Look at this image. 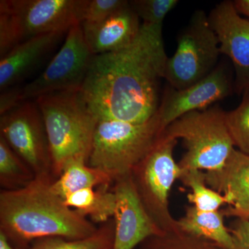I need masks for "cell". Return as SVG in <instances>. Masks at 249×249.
I'll use <instances>...</instances> for the list:
<instances>
[{
	"instance_id": "1",
	"label": "cell",
	"mask_w": 249,
	"mask_h": 249,
	"mask_svg": "<svg viewBox=\"0 0 249 249\" xmlns=\"http://www.w3.org/2000/svg\"><path fill=\"white\" fill-rule=\"evenodd\" d=\"M168 59L162 29L142 24L127 47L93 56L80 91L98 121L142 124L158 111Z\"/></svg>"
},
{
	"instance_id": "2",
	"label": "cell",
	"mask_w": 249,
	"mask_h": 249,
	"mask_svg": "<svg viewBox=\"0 0 249 249\" xmlns=\"http://www.w3.org/2000/svg\"><path fill=\"white\" fill-rule=\"evenodd\" d=\"M52 175L37 176L27 186L0 193V232L16 248L27 249L46 237L85 238L98 227L69 207L51 188Z\"/></svg>"
},
{
	"instance_id": "3",
	"label": "cell",
	"mask_w": 249,
	"mask_h": 249,
	"mask_svg": "<svg viewBox=\"0 0 249 249\" xmlns=\"http://www.w3.org/2000/svg\"><path fill=\"white\" fill-rule=\"evenodd\" d=\"M48 137L54 179L75 160L88 163L98 119L80 90L55 91L35 99Z\"/></svg>"
},
{
	"instance_id": "4",
	"label": "cell",
	"mask_w": 249,
	"mask_h": 249,
	"mask_svg": "<svg viewBox=\"0 0 249 249\" xmlns=\"http://www.w3.org/2000/svg\"><path fill=\"white\" fill-rule=\"evenodd\" d=\"M88 0H1L0 53L24 41L81 24Z\"/></svg>"
},
{
	"instance_id": "5",
	"label": "cell",
	"mask_w": 249,
	"mask_h": 249,
	"mask_svg": "<svg viewBox=\"0 0 249 249\" xmlns=\"http://www.w3.org/2000/svg\"><path fill=\"white\" fill-rule=\"evenodd\" d=\"M163 131L158 112L142 124L98 121L88 164L109 174L115 181L131 173Z\"/></svg>"
},
{
	"instance_id": "6",
	"label": "cell",
	"mask_w": 249,
	"mask_h": 249,
	"mask_svg": "<svg viewBox=\"0 0 249 249\" xmlns=\"http://www.w3.org/2000/svg\"><path fill=\"white\" fill-rule=\"evenodd\" d=\"M163 134L182 139L186 152L178 163L181 170L220 169L235 149L226 122V111L218 105L184 114Z\"/></svg>"
},
{
	"instance_id": "7",
	"label": "cell",
	"mask_w": 249,
	"mask_h": 249,
	"mask_svg": "<svg viewBox=\"0 0 249 249\" xmlns=\"http://www.w3.org/2000/svg\"><path fill=\"white\" fill-rule=\"evenodd\" d=\"M178 140L162 134L153 148L131 172L139 198L152 220L163 231L178 230L170 213L169 194L181 169L174 160Z\"/></svg>"
},
{
	"instance_id": "8",
	"label": "cell",
	"mask_w": 249,
	"mask_h": 249,
	"mask_svg": "<svg viewBox=\"0 0 249 249\" xmlns=\"http://www.w3.org/2000/svg\"><path fill=\"white\" fill-rule=\"evenodd\" d=\"M178 47L168 58L164 80L175 89H183L209 75L219 63V40L204 10H196L177 38Z\"/></svg>"
},
{
	"instance_id": "9",
	"label": "cell",
	"mask_w": 249,
	"mask_h": 249,
	"mask_svg": "<svg viewBox=\"0 0 249 249\" xmlns=\"http://www.w3.org/2000/svg\"><path fill=\"white\" fill-rule=\"evenodd\" d=\"M81 24L70 29L58 53L40 76L23 88L24 101L55 91L80 90L93 56Z\"/></svg>"
},
{
	"instance_id": "10",
	"label": "cell",
	"mask_w": 249,
	"mask_h": 249,
	"mask_svg": "<svg viewBox=\"0 0 249 249\" xmlns=\"http://www.w3.org/2000/svg\"><path fill=\"white\" fill-rule=\"evenodd\" d=\"M0 133V137L29 165L36 177L52 176L48 137L36 102L25 101L1 116Z\"/></svg>"
},
{
	"instance_id": "11",
	"label": "cell",
	"mask_w": 249,
	"mask_h": 249,
	"mask_svg": "<svg viewBox=\"0 0 249 249\" xmlns=\"http://www.w3.org/2000/svg\"><path fill=\"white\" fill-rule=\"evenodd\" d=\"M234 91L233 76L225 61L219 62L209 75L185 89H175L167 85L157 111L163 129L184 114L211 107Z\"/></svg>"
},
{
	"instance_id": "12",
	"label": "cell",
	"mask_w": 249,
	"mask_h": 249,
	"mask_svg": "<svg viewBox=\"0 0 249 249\" xmlns=\"http://www.w3.org/2000/svg\"><path fill=\"white\" fill-rule=\"evenodd\" d=\"M208 16L221 54L232 62L235 92L243 94L249 89V19L241 17L233 1L229 0L216 5Z\"/></svg>"
},
{
	"instance_id": "13",
	"label": "cell",
	"mask_w": 249,
	"mask_h": 249,
	"mask_svg": "<svg viewBox=\"0 0 249 249\" xmlns=\"http://www.w3.org/2000/svg\"><path fill=\"white\" fill-rule=\"evenodd\" d=\"M112 186L116 197L112 249H136L148 237L163 231L142 205L131 173L116 178Z\"/></svg>"
},
{
	"instance_id": "14",
	"label": "cell",
	"mask_w": 249,
	"mask_h": 249,
	"mask_svg": "<svg viewBox=\"0 0 249 249\" xmlns=\"http://www.w3.org/2000/svg\"><path fill=\"white\" fill-rule=\"evenodd\" d=\"M68 32L31 37L0 58V90L21 85L48 58Z\"/></svg>"
},
{
	"instance_id": "15",
	"label": "cell",
	"mask_w": 249,
	"mask_h": 249,
	"mask_svg": "<svg viewBox=\"0 0 249 249\" xmlns=\"http://www.w3.org/2000/svg\"><path fill=\"white\" fill-rule=\"evenodd\" d=\"M206 184L225 196V215L249 217V156L235 150L220 169L204 172Z\"/></svg>"
},
{
	"instance_id": "16",
	"label": "cell",
	"mask_w": 249,
	"mask_h": 249,
	"mask_svg": "<svg viewBox=\"0 0 249 249\" xmlns=\"http://www.w3.org/2000/svg\"><path fill=\"white\" fill-rule=\"evenodd\" d=\"M81 25L93 55L125 48L135 40L142 27L140 19L129 3L103 22Z\"/></svg>"
},
{
	"instance_id": "17",
	"label": "cell",
	"mask_w": 249,
	"mask_h": 249,
	"mask_svg": "<svg viewBox=\"0 0 249 249\" xmlns=\"http://www.w3.org/2000/svg\"><path fill=\"white\" fill-rule=\"evenodd\" d=\"M223 213L203 211L192 206L178 220V229L190 235L206 239L227 249H233L229 229L225 227Z\"/></svg>"
},
{
	"instance_id": "18",
	"label": "cell",
	"mask_w": 249,
	"mask_h": 249,
	"mask_svg": "<svg viewBox=\"0 0 249 249\" xmlns=\"http://www.w3.org/2000/svg\"><path fill=\"white\" fill-rule=\"evenodd\" d=\"M64 201L93 224L109 222L115 213L116 197L111 187L86 188L69 195Z\"/></svg>"
},
{
	"instance_id": "19",
	"label": "cell",
	"mask_w": 249,
	"mask_h": 249,
	"mask_svg": "<svg viewBox=\"0 0 249 249\" xmlns=\"http://www.w3.org/2000/svg\"><path fill=\"white\" fill-rule=\"evenodd\" d=\"M114 179L99 168L82 160H75L67 165L61 175L52 181L51 188L57 196L65 199L69 195L86 188L111 187Z\"/></svg>"
},
{
	"instance_id": "20",
	"label": "cell",
	"mask_w": 249,
	"mask_h": 249,
	"mask_svg": "<svg viewBox=\"0 0 249 249\" xmlns=\"http://www.w3.org/2000/svg\"><path fill=\"white\" fill-rule=\"evenodd\" d=\"M114 223L111 219L101 224L89 237L70 240L60 237H46L35 241L27 249H112Z\"/></svg>"
},
{
	"instance_id": "21",
	"label": "cell",
	"mask_w": 249,
	"mask_h": 249,
	"mask_svg": "<svg viewBox=\"0 0 249 249\" xmlns=\"http://www.w3.org/2000/svg\"><path fill=\"white\" fill-rule=\"evenodd\" d=\"M35 178L29 165L0 137V185L3 190L19 189Z\"/></svg>"
},
{
	"instance_id": "22",
	"label": "cell",
	"mask_w": 249,
	"mask_h": 249,
	"mask_svg": "<svg viewBox=\"0 0 249 249\" xmlns=\"http://www.w3.org/2000/svg\"><path fill=\"white\" fill-rule=\"evenodd\" d=\"M178 179L191 190L188 201L196 209L203 211H217L227 204L225 196L210 188L205 181L204 171L200 170H181Z\"/></svg>"
},
{
	"instance_id": "23",
	"label": "cell",
	"mask_w": 249,
	"mask_h": 249,
	"mask_svg": "<svg viewBox=\"0 0 249 249\" xmlns=\"http://www.w3.org/2000/svg\"><path fill=\"white\" fill-rule=\"evenodd\" d=\"M136 249H227L217 243L181 231H162L151 236Z\"/></svg>"
},
{
	"instance_id": "24",
	"label": "cell",
	"mask_w": 249,
	"mask_h": 249,
	"mask_svg": "<svg viewBox=\"0 0 249 249\" xmlns=\"http://www.w3.org/2000/svg\"><path fill=\"white\" fill-rule=\"evenodd\" d=\"M240 104L226 111V122L235 147L249 156V89L243 93Z\"/></svg>"
},
{
	"instance_id": "25",
	"label": "cell",
	"mask_w": 249,
	"mask_h": 249,
	"mask_svg": "<svg viewBox=\"0 0 249 249\" xmlns=\"http://www.w3.org/2000/svg\"><path fill=\"white\" fill-rule=\"evenodd\" d=\"M178 0H133L132 9L142 19V24L163 29L165 18L178 4Z\"/></svg>"
},
{
	"instance_id": "26",
	"label": "cell",
	"mask_w": 249,
	"mask_h": 249,
	"mask_svg": "<svg viewBox=\"0 0 249 249\" xmlns=\"http://www.w3.org/2000/svg\"><path fill=\"white\" fill-rule=\"evenodd\" d=\"M128 3L124 0H88L81 24L103 22Z\"/></svg>"
},
{
	"instance_id": "27",
	"label": "cell",
	"mask_w": 249,
	"mask_h": 249,
	"mask_svg": "<svg viewBox=\"0 0 249 249\" xmlns=\"http://www.w3.org/2000/svg\"><path fill=\"white\" fill-rule=\"evenodd\" d=\"M23 88L20 85L9 87L1 90L0 95V115L14 110L25 102L23 100Z\"/></svg>"
},
{
	"instance_id": "28",
	"label": "cell",
	"mask_w": 249,
	"mask_h": 249,
	"mask_svg": "<svg viewBox=\"0 0 249 249\" xmlns=\"http://www.w3.org/2000/svg\"><path fill=\"white\" fill-rule=\"evenodd\" d=\"M229 229L233 249H249V217L236 218Z\"/></svg>"
},
{
	"instance_id": "29",
	"label": "cell",
	"mask_w": 249,
	"mask_h": 249,
	"mask_svg": "<svg viewBox=\"0 0 249 249\" xmlns=\"http://www.w3.org/2000/svg\"><path fill=\"white\" fill-rule=\"evenodd\" d=\"M233 3L237 12L249 19V0H235Z\"/></svg>"
},
{
	"instance_id": "30",
	"label": "cell",
	"mask_w": 249,
	"mask_h": 249,
	"mask_svg": "<svg viewBox=\"0 0 249 249\" xmlns=\"http://www.w3.org/2000/svg\"><path fill=\"white\" fill-rule=\"evenodd\" d=\"M0 249H20L15 247L3 232H0Z\"/></svg>"
}]
</instances>
